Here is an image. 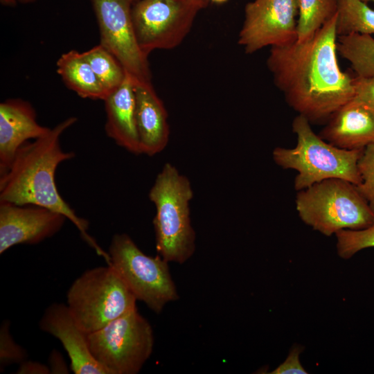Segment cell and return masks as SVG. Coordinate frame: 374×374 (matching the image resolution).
I'll use <instances>...</instances> for the list:
<instances>
[{
    "label": "cell",
    "instance_id": "obj_31",
    "mask_svg": "<svg viewBox=\"0 0 374 374\" xmlns=\"http://www.w3.org/2000/svg\"><path fill=\"white\" fill-rule=\"evenodd\" d=\"M211 1L217 3H222L226 2L227 0H211Z\"/></svg>",
    "mask_w": 374,
    "mask_h": 374
},
{
    "label": "cell",
    "instance_id": "obj_16",
    "mask_svg": "<svg viewBox=\"0 0 374 374\" xmlns=\"http://www.w3.org/2000/svg\"><path fill=\"white\" fill-rule=\"evenodd\" d=\"M320 136L346 150H362L374 143V114L353 99L336 111Z\"/></svg>",
    "mask_w": 374,
    "mask_h": 374
},
{
    "label": "cell",
    "instance_id": "obj_27",
    "mask_svg": "<svg viewBox=\"0 0 374 374\" xmlns=\"http://www.w3.org/2000/svg\"><path fill=\"white\" fill-rule=\"evenodd\" d=\"M302 349L294 348L289 353L286 359L270 373L271 374H306L308 373L301 365L299 355Z\"/></svg>",
    "mask_w": 374,
    "mask_h": 374
},
{
    "label": "cell",
    "instance_id": "obj_24",
    "mask_svg": "<svg viewBox=\"0 0 374 374\" xmlns=\"http://www.w3.org/2000/svg\"><path fill=\"white\" fill-rule=\"evenodd\" d=\"M357 168L360 182L356 187L374 213V143L363 149Z\"/></svg>",
    "mask_w": 374,
    "mask_h": 374
},
{
    "label": "cell",
    "instance_id": "obj_11",
    "mask_svg": "<svg viewBox=\"0 0 374 374\" xmlns=\"http://www.w3.org/2000/svg\"><path fill=\"white\" fill-rule=\"evenodd\" d=\"M297 0H253L244 9L238 44L246 53L297 40Z\"/></svg>",
    "mask_w": 374,
    "mask_h": 374
},
{
    "label": "cell",
    "instance_id": "obj_22",
    "mask_svg": "<svg viewBox=\"0 0 374 374\" xmlns=\"http://www.w3.org/2000/svg\"><path fill=\"white\" fill-rule=\"evenodd\" d=\"M82 53L107 95L124 81L126 73L123 67L102 45L98 44Z\"/></svg>",
    "mask_w": 374,
    "mask_h": 374
},
{
    "label": "cell",
    "instance_id": "obj_7",
    "mask_svg": "<svg viewBox=\"0 0 374 374\" xmlns=\"http://www.w3.org/2000/svg\"><path fill=\"white\" fill-rule=\"evenodd\" d=\"M109 263L137 301L160 314L165 305L179 299L168 262L159 254L143 253L126 233L115 234L109 247Z\"/></svg>",
    "mask_w": 374,
    "mask_h": 374
},
{
    "label": "cell",
    "instance_id": "obj_34",
    "mask_svg": "<svg viewBox=\"0 0 374 374\" xmlns=\"http://www.w3.org/2000/svg\"><path fill=\"white\" fill-rule=\"evenodd\" d=\"M135 1H136V0H135Z\"/></svg>",
    "mask_w": 374,
    "mask_h": 374
},
{
    "label": "cell",
    "instance_id": "obj_21",
    "mask_svg": "<svg viewBox=\"0 0 374 374\" xmlns=\"http://www.w3.org/2000/svg\"><path fill=\"white\" fill-rule=\"evenodd\" d=\"M336 32L337 36L374 34V10L362 0H339Z\"/></svg>",
    "mask_w": 374,
    "mask_h": 374
},
{
    "label": "cell",
    "instance_id": "obj_23",
    "mask_svg": "<svg viewBox=\"0 0 374 374\" xmlns=\"http://www.w3.org/2000/svg\"><path fill=\"white\" fill-rule=\"evenodd\" d=\"M335 236L339 256L349 259L362 249L374 247V224L360 230H341Z\"/></svg>",
    "mask_w": 374,
    "mask_h": 374
},
{
    "label": "cell",
    "instance_id": "obj_8",
    "mask_svg": "<svg viewBox=\"0 0 374 374\" xmlns=\"http://www.w3.org/2000/svg\"><path fill=\"white\" fill-rule=\"evenodd\" d=\"M88 342L93 358L109 374H136L151 356L154 338L136 308L89 333Z\"/></svg>",
    "mask_w": 374,
    "mask_h": 374
},
{
    "label": "cell",
    "instance_id": "obj_17",
    "mask_svg": "<svg viewBox=\"0 0 374 374\" xmlns=\"http://www.w3.org/2000/svg\"><path fill=\"white\" fill-rule=\"evenodd\" d=\"M106 112L105 132L128 152L141 154L135 122L134 82L126 73L124 81L103 100Z\"/></svg>",
    "mask_w": 374,
    "mask_h": 374
},
{
    "label": "cell",
    "instance_id": "obj_18",
    "mask_svg": "<svg viewBox=\"0 0 374 374\" xmlns=\"http://www.w3.org/2000/svg\"><path fill=\"white\" fill-rule=\"evenodd\" d=\"M56 66L65 84L81 98L104 100L108 96L82 53H63Z\"/></svg>",
    "mask_w": 374,
    "mask_h": 374
},
{
    "label": "cell",
    "instance_id": "obj_26",
    "mask_svg": "<svg viewBox=\"0 0 374 374\" xmlns=\"http://www.w3.org/2000/svg\"><path fill=\"white\" fill-rule=\"evenodd\" d=\"M354 100L359 103L374 114V76L353 78Z\"/></svg>",
    "mask_w": 374,
    "mask_h": 374
},
{
    "label": "cell",
    "instance_id": "obj_15",
    "mask_svg": "<svg viewBox=\"0 0 374 374\" xmlns=\"http://www.w3.org/2000/svg\"><path fill=\"white\" fill-rule=\"evenodd\" d=\"M135 122L141 154L154 156L166 147L168 113L151 82L134 84Z\"/></svg>",
    "mask_w": 374,
    "mask_h": 374
},
{
    "label": "cell",
    "instance_id": "obj_4",
    "mask_svg": "<svg viewBox=\"0 0 374 374\" xmlns=\"http://www.w3.org/2000/svg\"><path fill=\"white\" fill-rule=\"evenodd\" d=\"M292 130L296 135V146L275 148L272 157L280 168L298 172L294 183L296 190L332 178L359 184L357 163L363 149L346 150L332 145L317 135L308 119L301 114L293 120Z\"/></svg>",
    "mask_w": 374,
    "mask_h": 374
},
{
    "label": "cell",
    "instance_id": "obj_1",
    "mask_svg": "<svg viewBox=\"0 0 374 374\" xmlns=\"http://www.w3.org/2000/svg\"><path fill=\"white\" fill-rule=\"evenodd\" d=\"M336 21L337 14L305 42L271 46L267 60L287 104L310 122L330 118L355 96L338 64Z\"/></svg>",
    "mask_w": 374,
    "mask_h": 374
},
{
    "label": "cell",
    "instance_id": "obj_19",
    "mask_svg": "<svg viewBox=\"0 0 374 374\" xmlns=\"http://www.w3.org/2000/svg\"><path fill=\"white\" fill-rule=\"evenodd\" d=\"M337 50L351 64L357 75L374 76V38L371 35L353 33L338 36Z\"/></svg>",
    "mask_w": 374,
    "mask_h": 374
},
{
    "label": "cell",
    "instance_id": "obj_13",
    "mask_svg": "<svg viewBox=\"0 0 374 374\" xmlns=\"http://www.w3.org/2000/svg\"><path fill=\"white\" fill-rule=\"evenodd\" d=\"M39 326L42 331L60 340L75 374H109L92 356L88 334L80 326L67 305L54 303L48 306Z\"/></svg>",
    "mask_w": 374,
    "mask_h": 374
},
{
    "label": "cell",
    "instance_id": "obj_9",
    "mask_svg": "<svg viewBox=\"0 0 374 374\" xmlns=\"http://www.w3.org/2000/svg\"><path fill=\"white\" fill-rule=\"evenodd\" d=\"M209 0H136L131 13L141 51L148 57L157 49L179 46L190 30L197 13Z\"/></svg>",
    "mask_w": 374,
    "mask_h": 374
},
{
    "label": "cell",
    "instance_id": "obj_30",
    "mask_svg": "<svg viewBox=\"0 0 374 374\" xmlns=\"http://www.w3.org/2000/svg\"><path fill=\"white\" fill-rule=\"evenodd\" d=\"M2 4L6 6H15L17 1V0H1Z\"/></svg>",
    "mask_w": 374,
    "mask_h": 374
},
{
    "label": "cell",
    "instance_id": "obj_5",
    "mask_svg": "<svg viewBox=\"0 0 374 374\" xmlns=\"http://www.w3.org/2000/svg\"><path fill=\"white\" fill-rule=\"evenodd\" d=\"M295 204L301 220L326 236L374 224L368 202L355 184L342 179H325L298 191Z\"/></svg>",
    "mask_w": 374,
    "mask_h": 374
},
{
    "label": "cell",
    "instance_id": "obj_6",
    "mask_svg": "<svg viewBox=\"0 0 374 374\" xmlns=\"http://www.w3.org/2000/svg\"><path fill=\"white\" fill-rule=\"evenodd\" d=\"M67 306L87 333L137 308L136 299L109 265L85 271L70 286Z\"/></svg>",
    "mask_w": 374,
    "mask_h": 374
},
{
    "label": "cell",
    "instance_id": "obj_25",
    "mask_svg": "<svg viewBox=\"0 0 374 374\" xmlns=\"http://www.w3.org/2000/svg\"><path fill=\"white\" fill-rule=\"evenodd\" d=\"M26 350L17 344L10 332V322L4 321L0 328L1 371L13 364H20L27 358Z\"/></svg>",
    "mask_w": 374,
    "mask_h": 374
},
{
    "label": "cell",
    "instance_id": "obj_29",
    "mask_svg": "<svg viewBox=\"0 0 374 374\" xmlns=\"http://www.w3.org/2000/svg\"><path fill=\"white\" fill-rule=\"evenodd\" d=\"M49 368L51 373H69V368L61 353L53 350L49 356Z\"/></svg>",
    "mask_w": 374,
    "mask_h": 374
},
{
    "label": "cell",
    "instance_id": "obj_32",
    "mask_svg": "<svg viewBox=\"0 0 374 374\" xmlns=\"http://www.w3.org/2000/svg\"><path fill=\"white\" fill-rule=\"evenodd\" d=\"M17 1H19L21 3H30V2H33L35 0H17Z\"/></svg>",
    "mask_w": 374,
    "mask_h": 374
},
{
    "label": "cell",
    "instance_id": "obj_12",
    "mask_svg": "<svg viewBox=\"0 0 374 374\" xmlns=\"http://www.w3.org/2000/svg\"><path fill=\"white\" fill-rule=\"evenodd\" d=\"M66 220L44 207L0 202V253L17 244H35L52 237Z\"/></svg>",
    "mask_w": 374,
    "mask_h": 374
},
{
    "label": "cell",
    "instance_id": "obj_2",
    "mask_svg": "<svg viewBox=\"0 0 374 374\" xmlns=\"http://www.w3.org/2000/svg\"><path fill=\"white\" fill-rule=\"evenodd\" d=\"M77 121L69 117L44 136L26 142L17 150L10 167L0 175V202L17 205H35L60 213L69 220L82 238L107 263L109 253L87 233L89 223L79 217L59 193L55 175L58 166L75 157L60 144L64 132Z\"/></svg>",
    "mask_w": 374,
    "mask_h": 374
},
{
    "label": "cell",
    "instance_id": "obj_3",
    "mask_svg": "<svg viewBox=\"0 0 374 374\" xmlns=\"http://www.w3.org/2000/svg\"><path fill=\"white\" fill-rule=\"evenodd\" d=\"M148 197L156 208L153 225L158 254L168 262H186L195 251L196 239L190 220L193 190L189 179L166 163Z\"/></svg>",
    "mask_w": 374,
    "mask_h": 374
},
{
    "label": "cell",
    "instance_id": "obj_33",
    "mask_svg": "<svg viewBox=\"0 0 374 374\" xmlns=\"http://www.w3.org/2000/svg\"><path fill=\"white\" fill-rule=\"evenodd\" d=\"M362 1H364V2H366V3H367V2L369 1H372L374 2V0H362Z\"/></svg>",
    "mask_w": 374,
    "mask_h": 374
},
{
    "label": "cell",
    "instance_id": "obj_10",
    "mask_svg": "<svg viewBox=\"0 0 374 374\" xmlns=\"http://www.w3.org/2000/svg\"><path fill=\"white\" fill-rule=\"evenodd\" d=\"M135 0H91L98 24L100 42L123 67L134 84L151 82L146 56L134 33L132 5Z\"/></svg>",
    "mask_w": 374,
    "mask_h": 374
},
{
    "label": "cell",
    "instance_id": "obj_14",
    "mask_svg": "<svg viewBox=\"0 0 374 374\" xmlns=\"http://www.w3.org/2000/svg\"><path fill=\"white\" fill-rule=\"evenodd\" d=\"M51 128L41 125L31 104L20 98L0 104V175L10 167L17 150L30 139L45 135Z\"/></svg>",
    "mask_w": 374,
    "mask_h": 374
},
{
    "label": "cell",
    "instance_id": "obj_28",
    "mask_svg": "<svg viewBox=\"0 0 374 374\" xmlns=\"http://www.w3.org/2000/svg\"><path fill=\"white\" fill-rule=\"evenodd\" d=\"M19 374H47L51 373L49 366L38 362L24 360L19 364L17 371Z\"/></svg>",
    "mask_w": 374,
    "mask_h": 374
},
{
    "label": "cell",
    "instance_id": "obj_20",
    "mask_svg": "<svg viewBox=\"0 0 374 374\" xmlns=\"http://www.w3.org/2000/svg\"><path fill=\"white\" fill-rule=\"evenodd\" d=\"M297 42H303L314 34L337 12L339 0H297Z\"/></svg>",
    "mask_w": 374,
    "mask_h": 374
}]
</instances>
